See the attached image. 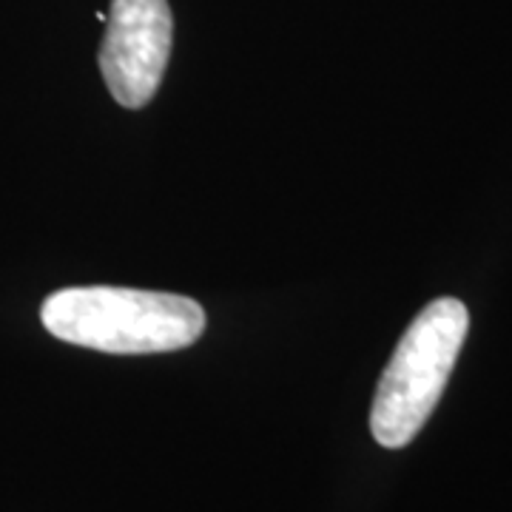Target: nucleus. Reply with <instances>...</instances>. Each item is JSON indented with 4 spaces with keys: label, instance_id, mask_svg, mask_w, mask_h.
<instances>
[{
    "label": "nucleus",
    "instance_id": "1",
    "mask_svg": "<svg viewBox=\"0 0 512 512\" xmlns=\"http://www.w3.org/2000/svg\"><path fill=\"white\" fill-rule=\"evenodd\" d=\"M40 319L57 339L100 353H168L205 330V311L188 296L109 285L52 293Z\"/></svg>",
    "mask_w": 512,
    "mask_h": 512
},
{
    "label": "nucleus",
    "instance_id": "2",
    "mask_svg": "<svg viewBox=\"0 0 512 512\" xmlns=\"http://www.w3.org/2000/svg\"><path fill=\"white\" fill-rule=\"evenodd\" d=\"M470 330L464 302L444 296L413 319L384 367L370 410V433L387 450L407 447L433 416Z\"/></svg>",
    "mask_w": 512,
    "mask_h": 512
},
{
    "label": "nucleus",
    "instance_id": "3",
    "mask_svg": "<svg viewBox=\"0 0 512 512\" xmlns=\"http://www.w3.org/2000/svg\"><path fill=\"white\" fill-rule=\"evenodd\" d=\"M171 35L168 0H111L100 69L120 106L143 109L151 103L171 57Z\"/></svg>",
    "mask_w": 512,
    "mask_h": 512
}]
</instances>
